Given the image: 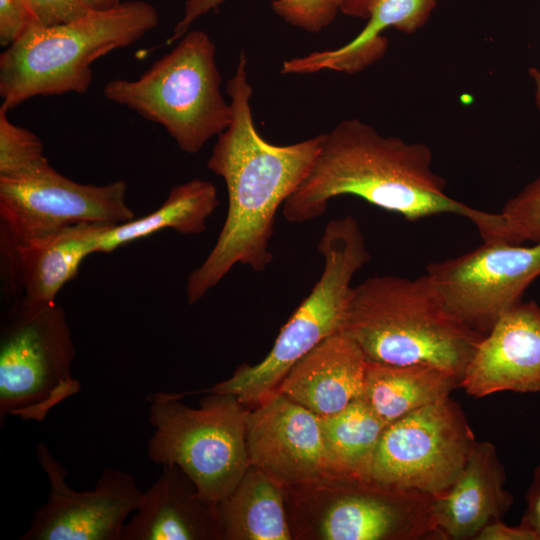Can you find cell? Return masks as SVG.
I'll return each instance as SVG.
<instances>
[{"mask_svg":"<svg viewBox=\"0 0 540 540\" xmlns=\"http://www.w3.org/2000/svg\"><path fill=\"white\" fill-rule=\"evenodd\" d=\"M226 91L233 118L217 136L207 168L223 178L228 210L212 250L187 278L186 297L191 305L236 264L257 272L271 264L269 247L277 210L307 175L320 144V135L290 145H275L259 134L250 106L252 88L244 52Z\"/></svg>","mask_w":540,"mask_h":540,"instance_id":"cell-1","label":"cell"},{"mask_svg":"<svg viewBox=\"0 0 540 540\" xmlns=\"http://www.w3.org/2000/svg\"><path fill=\"white\" fill-rule=\"evenodd\" d=\"M445 180L432 170V152L423 143L383 136L359 119H347L320 134L316 157L305 178L282 205L290 223L322 216L329 201L342 195L416 221L453 214L469 219L484 242L501 241L504 221L461 203L444 192Z\"/></svg>","mask_w":540,"mask_h":540,"instance_id":"cell-2","label":"cell"},{"mask_svg":"<svg viewBox=\"0 0 540 540\" xmlns=\"http://www.w3.org/2000/svg\"><path fill=\"white\" fill-rule=\"evenodd\" d=\"M342 331L368 362L428 365L460 380L485 335L446 310L426 275L374 276L353 287Z\"/></svg>","mask_w":540,"mask_h":540,"instance_id":"cell-3","label":"cell"},{"mask_svg":"<svg viewBox=\"0 0 540 540\" xmlns=\"http://www.w3.org/2000/svg\"><path fill=\"white\" fill-rule=\"evenodd\" d=\"M158 22L153 5L133 0L51 27L32 24L0 55L2 106L10 110L35 96L87 92L94 61L134 44Z\"/></svg>","mask_w":540,"mask_h":540,"instance_id":"cell-4","label":"cell"},{"mask_svg":"<svg viewBox=\"0 0 540 540\" xmlns=\"http://www.w3.org/2000/svg\"><path fill=\"white\" fill-rule=\"evenodd\" d=\"M324 266L309 295L281 328L267 356L258 364L238 367L228 379L212 387L181 392L235 395L255 406L275 392L289 370L327 337L342 331L353 276L370 260L356 219L347 215L330 220L317 245Z\"/></svg>","mask_w":540,"mask_h":540,"instance_id":"cell-5","label":"cell"},{"mask_svg":"<svg viewBox=\"0 0 540 540\" xmlns=\"http://www.w3.org/2000/svg\"><path fill=\"white\" fill-rule=\"evenodd\" d=\"M215 53L207 33L187 32L138 79L108 81L104 96L161 125L182 151L195 154L233 118L220 90Z\"/></svg>","mask_w":540,"mask_h":540,"instance_id":"cell-6","label":"cell"},{"mask_svg":"<svg viewBox=\"0 0 540 540\" xmlns=\"http://www.w3.org/2000/svg\"><path fill=\"white\" fill-rule=\"evenodd\" d=\"M193 408L166 392L149 394L148 421L154 431L149 459L176 465L197 494L217 504L237 487L249 464L246 419L249 412L235 395L207 393Z\"/></svg>","mask_w":540,"mask_h":540,"instance_id":"cell-7","label":"cell"},{"mask_svg":"<svg viewBox=\"0 0 540 540\" xmlns=\"http://www.w3.org/2000/svg\"><path fill=\"white\" fill-rule=\"evenodd\" d=\"M294 536L322 540H444L432 495L350 478L285 489Z\"/></svg>","mask_w":540,"mask_h":540,"instance_id":"cell-8","label":"cell"},{"mask_svg":"<svg viewBox=\"0 0 540 540\" xmlns=\"http://www.w3.org/2000/svg\"><path fill=\"white\" fill-rule=\"evenodd\" d=\"M75 348L61 306L12 305L1 318L0 425L7 415L42 422L81 383L71 373Z\"/></svg>","mask_w":540,"mask_h":540,"instance_id":"cell-9","label":"cell"},{"mask_svg":"<svg viewBox=\"0 0 540 540\" xmlns=\"http://www.w3.org/2000/svg\"><path fill=\"white\" fill-rule=\"evenodd\" d=\"M475 441L462 409L446 396L385 427L369 478L388 486L440 495L463 470Z\"/></svg>","mask_w":540,"mask_h":540,"instance_id":"cell-10","label":"cell"},{"mask_svg":"<svg viewBox=\"0 0 540 540\" xmlns=\"http://www.w3.org/2000/svg\"><path fill=\"white\" fill-rule=\"evenodd\" d=\"M127 184L75 182L52 166L16 179H0V243L41 244L80 223L121 224L134 219Z\"/></svg>","mask_w":540,"mask_h":540,"instance_id":"cell-11","label":"cell"},{"mask_svg":"<svg viewBox=\"0 0 540 540\" xmlns=\"http://www.w3.org/2000/svg\"><path fill=\"white\" fill-rule=\"evenodd\" d=\"M425 275L451 315L486 334L540 276V242L528 247L484 242L458 257L430 263Z\"/></svg>","mask_w":540,"mask_h":540,"instance_id":"cell-12","label":"cell"},{"mask_svg":"<svg viewBox=\"0 0 540 540\" xmlns=\"http://www.w3.org/2000/svg\"><path fill=\"white\" fill-rule=\"evenodd\" d=\"M246 442L249 464L284 490L355 478L329 449L319 416L278 391L249 410Z\"/></svg>","mask_w":540,"mask_h":540,"instance_id":"cell-13","label":"cell"},{"mask_svg":"<svg viewBox=\"0 0 540 540\" xmlns=\"http://www.w3.org/2000/svg\"><path fill=\"white\" fill-rule=\"evenodd\" d=\"M36 457L49 493L20 540H122L124 526L144 493L132 474L107 467L93 489L77 491L66 481L67 470L42 442Z\"/></svg>","mask_w":540,"mask_h":540,"instance_id":"cell-14","label":"cell"},{"mask_svg":"<svg viewBox=\"0 0 540 540\" xmlns=\"http://www.w3.org/2000/svg\"><path fill=\"white\" fill-rule=\"evenodd\" d=\"M460 386L484 397L540 392V306L522 301L503 313L468 362Z\"/></svg>","mask_w":540,"mask_h":540,"instance_id":"cell-15","label":"cell"},{"mask_svg":"<svg viewBox=\"0 0 540 540\" xmlns=\"http://www.w3.org/2000/svg\"><path fill=\"white\" fill-rule=\"evenodd\" d=\"M109 223H80L37 245L0 243L4 288L12 305L40 306L55 302L61 288L77 276L81 262L96 253ZM11 305V306H12Z\"/></svg>","mask_w":540,"mask_h":540,"instance_id":"cell-16","label":"cell"},{"mask_svg":"<svg viewBox=\"0 0 540 540\" xmlns=\"http://www.w3.org/2000/svg\"><path fill=\"white\" fill-rule=\"evenodd\" d=\"M505 481L493 444L475 441L455 482L433 497L434 520L444 540H474L487 524L501 519L513 504Z\"/></svg>","mask_w":540,"mask_h":540,"instance_id":"cell-17","label":"cell"},{"mask_svg":"<svg viewBox=\"0 0 540 540\" xmlns=\"http://www.w3.org/2000/svg\"><path fill=\"white\" fill-rule=\"evenodd\" d=\"M366 366L360 347L340 331L302 357L276 391L319 417L328 416L363 396Z\"/></svg>","mask_w":540,"mask_h":540,"instance_id":"cell-18","label":"cell"},{"mask_svg":"<svg viewBox=\"0 0 540 540\" xmlns=\"http://www.w3.org/2000/svg\"><path fill=\"white\" fill-rule=\"evenodd\" d=\"M222 540L215 504L198 496L176 465H162L127 520L122 540Z\"/></svg>","mask_w":540,"mask_h":540,"instance_id":"cell-19","label":"cell"},{"mask_svg":"<svg viewBox=\"0 0 540 540\" xmlns=\"http://www.w3.org/2000/svg\"><path fill=\"white\" fill-rule=\"evenodd\" d=\"M436 5L437 0H373L368 22L353 40L334 50L316 51L286 60L281 73L359 72L384 54L387 41L380 34L385 29L393 27L413 33L426 23Z\"/></svg>","mask_w":540,"mask_h":540,"instance_id":"cell-20","label":"cell"},{"mask_svg":"<svg viewBox=\"0 0 540 540\" xmlns=\"http://www.w3.org/2000/svg\"><path fill=\"white\" fill-rule=\"evenodd\" d=\"M222 540L293 539L284 489L250 465L234 491L215 504Z\"/></svg>","mask_w":540,"mask_h":540,"instance_id":"cell-21","label":"cell"},{"mask_svg":"<svg viewBox=\"0 0 540 540\" xmlns=\"http://www.w3.org/2000/svg\"><path fill=\"white\" fill-rule=\"evenodd\" d=\"M460 378L428 365L368 362L362 398L388 425L408 413L449 396Z\"/></svg>","mask_w":540,"mask_h":540,"instance_id":"cell-22","label":"cell"},{"mask_svg":"<svg viewBox=\"0 0 540 540\" xmlns=\"http://www.w3.org/2000/svg\"><path fill=\"white\" fill-rule=\"evenodd\" d=\"M217 206V189L210 181L194 178L175 185L154 212L114 225L105 231L98 242L96 253L112 252L166 228L183 235L203 233L207 220Z\"/></svg>","mask_w":540,"mask_h":540,"instance_id":"cell-23","label":"cell"},{"mask_svg":"<svg viewBox=\"0 0 540 540\" xmlns=\"http://www.w3.org/2000/svg\"><path fill=\"white\" fill-rule=\"evenodd\" d=\"M319 418L329 449L340 465L355 478L370 479L374 452L387 424L362 397Z\"/></svg>","mask_w":540,"mask_h":540,"instance_id":"cell-24","label":"cell"},{"mask_svg":"<svg viewBox=\"0 0 540 540\" xmlns=\"http://www.w3.org/2000/svg\"><path fill=\"white\" fill-rule=\"evenodd\" d=\"M0 107V179L22 178L51 166L40 138L12 123Z\"/></svg>","mask_w":540,"mask_h":540,"instance_id":"cell-25","label":"cell"},{"mask_svg":"<svg viewBox=\"0 0 540 540\" xmlns=\"http://www.w3.org/2000/svg\"><path fill=\"white\" fill-rule=\"evenodd\" d=\"M225 0H187L185 18L195 21ZM273 11L286 22L311 33L326 28L339 11L338 0H274Z\"/></svg>","mask_w":540,"mask_h":540,"instance_id":"cell-26","label":"cell"},{"mask_svg":"<svg viewBox=\"0 0 540 540\" xmlns=\"http://www.w3.org/2000/svg\"><path fill=\"white\" fill-rule=\"evenodd\" d=\"M500 214L508 243L540 242V175L510 198Z\"/></svg>","mask_w":540,"mask_h":540,"instance_id":"cell-27","label":"cell"},{"mask_svg":"<svg viewBox=\"0 0 540 540\" xmlns=\"http://www.w3.org/2000/svg\"><path fill=\"white\" fill-rule=\"evenodd\" d=\"M37 20L23 0H0V44L9 47Z\"/></svg>","mask_w":540,"mask_h":540,"instance_id":"cell-28","label":"cell"},{"mask_svg":"<svg viewBox=\"0 0 540 540\" xmlns=\"http://www.w3.org/2000/svg\"><path fill=\"white\" fill-rule=\"evenodd\" d=\"M37 23L51 27L76 20L90 11L81 0H23Z\"/></svg>","mask_w":540,"mask_h":540,"instance_id":"cell-29","label":"cell"},{"mask_svg":"<svg viewBox=\"0 0 540 540\" xmlns=\"http://www.w3.org/2000/svg\"><path fill=\"white\" fill-rule=\"evenodd\" d=\"M526 504L520 524L530 530L537 540H540V464L534 470L526 493Z\"/></svg>","mask_w":540,"mask_h":540,"instance_id":"cell-30","label":"cell"},{"mask_svg":"<svg viewBox=\"0 0 540 540\" xmlns=\"http://www.w3.org/2000/svg\"><path fill=\"white\" fill-rule=\"evenodd\" d=\"M474 540H537L536 536L523 525L512 527L501 519L487 524Z\"/></svg>","mask_w":540,"mask_h":540,"instance_id":"cell-31","label":"cell"},{"mask_svg":"<svg viewBox=\"0 0 540 540\" xmlns=\"http://www.w3.org/2000/svg\"><path fill=\"white\" fill-rule=\"evenodd\" d=\"M373 0H338L339 10L357 17H368L369 7Z\"/></svg>","mask_w":540,"mask_h":540,"instance_id":"cell-32","label":"cell"},{"mask_svg":"<svg viewBox=\"0 0 540 540\" xmlns=\"http://www.w3.org/2000/svg\"><path fill=\"white\" fill-rule=\"evenodd\" d=\"M90 10L102 11L118 6L121 0H81Z\"/></svg>","mask_w":540,"mask_h":540,"instance_id":"cell-33","label":"cell"},{"mask_svg":"<svg viewBox=\"0 0 540 540\" xmlns=\"http://www.w3.org/2000/svg\"><path fill=\"white\" fill-rule=\"evenodd\" d=\"M529 75L535 84V103L540 113V69L530 68Z\"/></svg>","mask_w":540,"mask_h":540,"instance_id":"cell-34","label":"cell"}]
</instances>
